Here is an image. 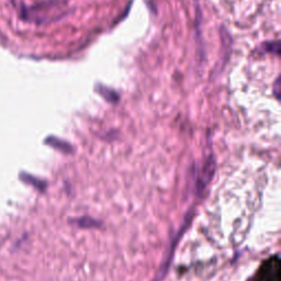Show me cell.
Segmentation results:
<instances>
[{
	"mask_svg": "<svg viewBox=\"0 0 281 281\" xmlns=\"http://www.w3.org/2000/svg\"><path fill=\"white\" fill-rule=\"evenodd\" d=\"M73 222H75V224H77L78 226H81V227H95L98 225V222L90 218H80Z\"/></svg>",
	"mask_w": 281,
	"mask_h": 281,
	"instance_id": "cell-1",
	"label": "cell"
},
{
	"mask_svg": "<svg viewBox=\"0 0 281 281\" xmlns=\"http://www.w3.org/2000/svg\"><path fill=\"white\" fill-rule=\"evenodd\" d=\"M23 180L26 181V183H29V184H32V186H34L35 188H38L40 190H43L45 188V184L42 183V181L39 180V179H35L33 177H31V176H29V175H26V176H23Z\"/></svg>",
	"mask_w": 281,
	"mask_h": 281,
	"instance_id": "cell-2",
	"label": "cell"
}]
</instances>
